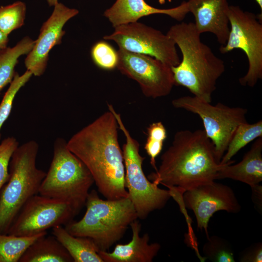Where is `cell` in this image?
Here are the masks:
<instances>
[{"label": "cell", "instance_id": "obj_30", "mask_svg": "<svg viewBox=\"0 0 262 262\" xmlns=\"http://www.w3.org/2000/svg\"><path fill=\"white\" fill-rule=\"evenodd\" d=\"M241 262H262V245L259 243L249 248L240 257Z\"/></svg>", "mask_w": 262, "mask_h": 262}, {"label": "cell", "instance_id": "obj_14", "mask_svg": "<svg viewBox=\"0 0 262 262\" xmlns=\"http://www.w3.org/2000/svg\"><path fill=\"white\" fill-rule=\"evenodd\" d=\"M54 7L51 15L42 25L39 35L25 60L27 70L35 76L44 73L50 50L61 43L65 34L63 28L66 23L79 13L77 9L69 8L61 3L58 2Z\"/></svg>", "mask_w": 262, "mask_h": 262}, {"label": "cell", "instance_id": "obj_4", "mask_svg": "<svg viewBox=\"0 0 262 262\" xmlns=\"http://www.w3.org/2000/svg\"><path fill=\"white\" fill-rule=\"evenodd\" d=\"M86 210L82 218L65 226L71 235L91 239L99 251H107L124 236L129 226L137 219L133 205L129 197L103 200L92 190L87 196Z\"/></svg>", "mask_w": 262, "mask_h": 262}, {"label": "cell", "instance_id": "obj_31", "mask_svg": "<svg viewBox=\"0 0 262 262\" xmlns=\"http://www.w3.org/2000/svg\"><path fill=\"white\" fill-rule=\"evenodd\" d=\"M252 199L257 209L262 210V186L259 184L251 186Z\"/></svg>", "mask_w": 262, "mask_h": 262}, {"label": "cell", "instance_id": "obj_2", "mask_svg": "<svg viewBox=\"0 0 262 262\" xmlns=\"http://www.w3.org/2000/svg\"><path fill=\"white\" fill-rule=\"evenodd\" d=\"M161 164L147 178L158 185L175 186L185 192L217 180L222 165L204 130L178 131L161 157Z\"/></svg>", "mask_w": 262, "mask_h": 262}, {"label": "cell", "instance_id": "obj_9", "mask_svg": "<svg viewBox=\"0 0 262 262\" xmlns=\"http://www.w3.org/2000/svg\"><path fill=\"white\" fill-rule=\"evenodd\" d=\"M172 105L200 117L204 130L214 146L216 158L220 163L237 127L247 122V110L245 108L230 107L222 103L213 105L194 96L175 98L172 101Z\"/></svg>", "mask_w": 262, "mask_h": 262}, {"label": "cell", "instance_id": "obj_24", "mask_svg": "<svg viewBox=\"0 0 262 262\" xmlns=\"http://www.w3.org/2000/svg\"><path fill=\"white\" fill-rule=\"evenodd\" d=\"M26 6L18 1L6 6H0V31L8 35L24 24Z\"/></svg>", "mask_w": 262, "mask_h": 262}, {"label": "cell", "instance_id": "obj_25", "mask_svg": "<svg viewBox=\"0 0 262 262\" xmlns=\"http://www.w3.org/2000/svg\"><path fill=\"white\" fill-rule=\"evenodd\" d=\"M147 137L144 148L150 157V163L155 171L157 170L156 158L161 153L167 137L166 129L162 122L152 123L147 128Z\"/></svg>", "mask_w": 262, "mask_h": 262}, {"label": "cell", "instance_id": "obj_28", "mask_svg": "<svg viewBox=\"0 0 262 262\" xmlns=\"http://www.w3.org/2000/svg\"><path fill=\"white\" fill-rule=\"evenodd\" d=\"M91 56L95 65L101 69L112 70L116 68L117 51L106 41H100L95 44L91 50Z\"/></svg>", "mask_w": 262, "mask_h": 262}, {"label": "cell", "instance_id": "obj_23", "mask_svg": "<svg viewBox=\"0 0 262 262\" xmlns=\"http://www.w3.org/2000/svg\"><path fill=\"white\" fill-rule=\"evenodd\" d=\"M45 231L31 236H18L0 233V262H18L28 247Z\"/></svg>", "mask_w": 262, "mask_h": 262}, {"label": "cell", "instance_id": "obj_16", "mask_svg": "<svg viewBox=\"0 0 262 262\" xmlns=\"http://www.w3.org/2000/svg\"><path fill=\"white\" fill-rule=\"evenodd\" d=\"M186 1L169 9H159L147 3L145 0H116L106 9L104 16L112 26H116L136 22L142 17L153 14H164L179 21H182L188 13Z\"/></svg>", "mask_w": 262, "mask_h": 262}, {"label": "cell", "instance_id": "obj_7", "mask_svg": "<svg viewBox=\"0 0 262 262\" xmlns=\"http://www.w3.org/2000/svg\"><path fill=\"white\" fill-rule=\"evenodd\" d=\"M108 110L115 115L118 128L123 133L125 143L122 147L125 169V187L128 197L135 210L137 218H146L152 212L164 208L171 197L169 190L163 189L146 176L143 164L145 157L140 154V144L131 135L125 126L120 114L112 104Z\"/></svg>", "mask_w": 262, "mask_h": 262}, {"label": "cell", "instance_id": "obj_21", "mask_svg": "<svg viewBox=\"0 0 262 262\" xmlns=\"http://www.w3.org/2000/svg\"><path fill=\"white\" fill-rule=\"evenodd\" d=\"M35 41L26 36L15 47L7 48L0 53V93L9 83H11L15 75V68L19 57L28 54L32 49Z\"/></svg>", "mask_w": 262, "mask_h": 262}, {"label": "cell", "instance_id": "obj_8", "mask_svg": "<svg viewBox=\"0 0 262 262\" xmlns=\"http://www.w3.org/2000/svg\"><path fill=\"white\" fill-rule=\"evenodd\" d=\"M230 31L226 44L219 51L225 54L234 49L242 50L248 63L246 74L239 80L243 86L254 87L262 79V16L244 11L238 5H229Z\"/></svg>", "mask_w": 262, "mask_h": 262}, {"label": "cell", "instance_id": "obj_5", "mask_svg": "<svg viewBox=\"0 0 262 262\" xmlns=\"http://www.w3.org/2000/svg\"><path fill=\"white\" fill-rule=\"evenodd\" d=\"M39 146L34 140L19 146L9 166V179L0 191V233L7 234L25 203L38 194L46 173L37 168Z\"/></svg>", "mask_w": 262, "mask_h": 262}, {"label": "cell", "instance_id": "obj_27", "mask_svg": "<svg viewBox=\"0 0 262 262\" xmlns=\"http://www.w3.org/2000/svg\"><path fill=\"white\" fill-rule=\"evenodd\" d=\"M203 247L206 259L213 262H234V255L229 244L223 239L215 236L209 237Z\"/></svg>", "mask_w": 262, "mask_h": 262}, {"label": "cell", "instance_id": "obj_18", "mask_svg": "<svg viewBox=\"0 0 262 262\" xmlns=\"http://www.w3.org/2000/svg\"><path fill=\"white\" fill-rule=\"evenodd\" d=\"M233 163L222 164L217 179H230L250 187L259 184L262 181V137L256 139L241 161L232 164Z\"/></svg>", "mask_w": 262, "mask_h": 262}, {"label": "cell", "instance_id": "obj_19", "mask_svg": "<svg viewBox=\"0 0 262 262\" xmlns=\"http://www.w3.org/2000/svg\"><path fill=\"white\" fill-rule=\"evenodd\" d=\"M52 229V234L67 251L73 262H103L98 248L91 239L73 236L62 226Z\"/></svg>", "mask_w": 262, "mask_h": 262}, {"label": "cell", "instance_id": "obj_15", "mask_svg": "<svg viewBox=\"0 0 262 262\" xmlns=\"http://www.w3.org/2000/svg\"><path fill=\"white\" fill-rule=\"evenodd\" d=\"M186 3L198 32L211 33L221 45H225L230 31L228 0H188Z\"/></svg>", "mask_w": 262, "mask_h": 262}, {"label": "cell", "instance_id": "obj_26", "mask_svg": "<svg viewBox=\"0 0 262 262\" xmlns=\"http://www.w3.org/2000/svg\"><path fill=\"white\" fill-rule=\"evenodd\" d=\"M32 75V72L27 70L21 76L16 72L9 87L4 94L0 103V131L3 124L10 115L16 94L20 88L29 81Z\"/></svg>", "mask_w": 262, "mask_h": 262}, {"label": "cell", "instance_id": "obj_1", "mask_svg": "<svg viewBox=\"0 0 262 262\" xmlns=\"http://www.w3.org/2000/svg\"><path fill=\"white\" fill-rule=\"evenodd\" d=\"M118 125L108 110L74 134L67 142L69 150L86 165L99 193L107 199L128 197L125 169L118 141Z\"/></svg>", "mask_w": 262, "mask_h": 262}, {"label": "cell", "instance_id": "obj_3", "mask_svg": "<svg viewBox=\"0 0 262 262\" xmlns=\"http://www.w3.org/2000/svg\"><path fill=\"white\" fill-rule=\"evenodd\" d=\"M166 34L179 47L182 56L178 66L171 67L175 84L211 103L217 81L225 70L224 61L201 41L200 34L193 22L176 24Z\"/></svg>", "mask_w": 262, "mask_h": 262}, {"label": "cell", "instance_id": "obj_29", "mask_svg": "<svg viewBox=\"0 0 262 262\" xmlns=\"http://www.w3.org/2000/svg\"><path fill=\"white\" fill-rule=\"evenodd\" d=\"M18 146V142L13 136L4 138L0 144V191L8 180L10 162Z\"/></svg>", "mask_w": 262, "mask_h": 262}, {"label": "cell", "instance_id": "obj_33", "mask_svg": "<svg viewBox=\"0 0 262 262\" xmlns=\"http://www.w3.org/2000/svg\"><path fill=\"white\" fill-rule=\"evenodd\" d=\"M49 6H54L58 2V0H47Z\"/></svg>", "mask_w": 262, "mask_h": 262}, {"label": "cell", "instance_id": "obj_32", "mask_svg": "<svg viewBox=\"0 0 262 262\" xmlns=\"http://www.w3.org/2000/svg\"><path fill=\"white\" fill-rule=\"evenodd\" d=\"M8 41V35L0 31V53L7 48Z\"/></svg>", "mask_w": 262, "mask_h": 262}, {"label": "cell", "instance_id": "obj_12", "mask_svg": "<svg viewBox=\"0 0 262 262\" xmlns=\"http://www.w3.org/2000/svg\"><path fill=\"white\" fill-rule=\"evenodd\" d=\"M116 68L135 81L143 94L156 98L168 95L175 84L170 66L151 56L119 48Z\"/></svg>", "mask_w": 262, "mask_h": 262}, {"label": "cell", "instance_id": "obj_20", "mask_svg": "<svg viewBox=\"0 0 262 262\" xmlns=\"http://www.w3.org/2000/svg\"><path fill=\"white\" fill-rule=\"evenodd\" d=\"M47 235L41 236L31 245L18 262H73L69 253L57 239L53 235Z\"/></svg>", "mask_w": 262, "mask_h": 262}, {"label": "cell", "instance_id": "obj_10", "mask_svg": "<svg viewBox=\"0 0 262 262\" xmlns=\"http://www.w3.org/2000/svg\"><path fill=\"white\" fill-rule=\"evenodd\" d=\"M103 39L114 41L120 49L151 56L171 67L178 66L180 61L172 38L138 21L115 27L114 32Z\"/></svg>", "mask_w": 262, "mask_h": 262}, {"label": "cell", "instance_id": "obj_11", "mask_svg": "<svg viewBox=\"0 0 262 262\" xmlns=\"http://www.w3.org/2000/svg\"><path fill=\"white\" fill-rule=\"evenodd\" d=\"M78 214L68 203L35 195L22 207L7 234L31 236L58 226L66 225Z\"/></svg>", "mask_w": 262, "mask_h": 262}, {"label": "cell", "instance_id": "obj_13", "mask_svg": "<svg viewBox=\"0 0 262 262\" xmlns=\"http://www.w3.org/2000/svg\"><path fill=\"white\" fill-rule=\"evenodd\" d=\"M184 206L192 210L195 215L197 229L206 232L208 223L217 211L237 213L241 205L233 190L229 186L216 182L199 185L186 191L183 194Z\"/></svg>", "mask_w": 262, "mask_h": 262}, {"label": "cell", "instance_id": "obj_22", "mask_svg": "<svg viewBox=\"0 0 262 262\" xmlns=\"http://www.w3.org/2000/svg\"><path fill=\"white\" fill-rule=\"evenodd\" d=\"M262 137V120L250 124L247 122L240 124L236 129L220 163L232 161L231 158L242 148L256 139Z\"/></svg>", "mask_w": 262, "mask_h": 262}, {"label": "cell", "instance_id": "obj_17", "mask_svg": "<svg viewBox=\"0 0 262 262\" xmlns=\"http://www.w3.org/2000/svg\"><path fill=\"white\" fill-rule=\"evenodd\" d=\"M132 235L126 244H117L112 252L99 251L103 262H151L161 249L158 243H149L148 233L140 235L141 224L135 220L130 225Z\"/></svg>", "mask_w": 262, "mask_h": 262}, {"label": "cell", "instance_id": "obj_34", "mask_svg": "<svg viewBox=\"0 0 262 262\" xmlns=\"http://www.w3.org/2000/svg\"><path fill=\"white\" fill-rule=\"evenodd\" d=\"M256 2L258 3L259 7L261 8V10H262V0H255Z\"/></svg>", "mask_w": 262, "mask_h": 262}, {"label": "cell", "instance_id": "obj_6", "mask_svg": "<svg viewBox=\"0 0 262 262\" xmlns=\"http://www.w3.org/2000/svg\"><path fill=\"white\" fill-rule=\"evenodd\" d=\"M49 168L40 186L38 194L70 204L78 213L94 183L84 164L68 148L67 142L57 138Z\"/></svg>", "mask_w": 262, "mask_h": 262}]
</instances>
